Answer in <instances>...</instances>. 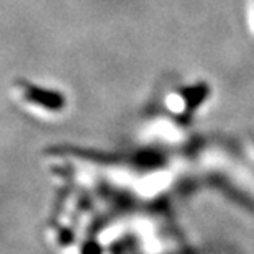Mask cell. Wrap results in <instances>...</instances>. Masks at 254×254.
Returning <instances> with one entry per match:
<instances>
[{
	"label": "cell",
	"instance_id": "obj_1",
	"mask_svg": "<svg viewBox=\"0 0 254 254\" xmlns=\"http://www.w3.org/2000/svg\"><path fill=\"white\" fill-rule=\"evenodd\" d=\"M26 97L30 99V102H33V104H38L41 107H45V109H59V107L63 105L61 102V97H58L56 94H53L50 90H43V89H30L26 92Z\"/></svg>",
	"mask_w": 254,
	"mask_h": 254
}]
</instances>
